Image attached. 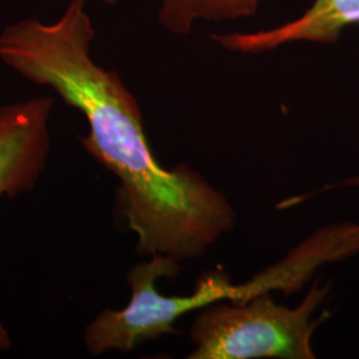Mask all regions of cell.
<instances>
[{
  "label": "cell",
  "mask_w": 359,
  "mask_h": 359,
  "mask_svg": "<svg viewBox=\"0 0 359 359\" xmlns=\"http://www.w3.org/2000/svg\"><path fill=\"white\" fill-rule=\"evenodd\" d=\"M327 262L326 248L309 237L278 264L261 271L252 281L243 285H231V278L221 270L201 276L191 295L168 297L158 293L156 283H147L139 294L137 314L142 327L152 338L177 335L180 332L175 323L189 311L224 299L241 304L277 289L290 294L310 281L314 271Z\"/></svg>",
  "instance_id": "obj_3"
},
{
  "label": "cell",
  "mask_w": 359,
  "mask_h": 359,
  "mask_svg": "<svg viewBox=\"0 0 359 359\" xmlns=\"http://www.w3.org/2000/svg\"><path fill=\"white\" fill-rule=\"evenodd\" d=\"M52 108L47 96L0 107V200L36 187L51 154Z\"/></svg>",
  "instance_id": "obj_4"
},
{
  "label": "cell",
  "mask_w": 359,
  "mask_h": 359,
  "mask_svg": "<svg viewBox=\"0 0 359 359\" xmlns=\"http://www.w3.org/2000/svg\"><path fill=\"white\" fill-rule=\"evenodd\" d=\"M347 182H348V184H350V185H358V187H359V177H355V179L348 180V181H347Z\"/></svg>",
  "instance_id": "obj_8"
},
{
  "label": "cell",
  "mask_w": 359,
  "mask_h": 359,
  "mask_svg": "<svg viewBox=\"0 0 359 359\" xmlns=\"http://www.w3.org/2000/svg\"><path fill=\"white\" fill-rule=\"evenodd\" d=\"M13 346V338L11 334L7 330V327L0 321V351H7Z\"/></svg>",
  "instance_id": "obj_7"
},
{
  "label": "cell",
  "mask_w": 359,
  "mask_h": 359,
  "mask_svg": "<svg viewBox=\"0 0 359 359\" xmlns=\"http://www.w3.org/2000/svg\"><path fill=\"white\" fill-rule=\"evenodd\" d=\"M355 25H359V0H314L304 15L283 26L213 39L231 51L257 53L294 41L335 44L344 29Z\"/></svg>",
  "instance_id": "obj_5"
},
{
  "label": "cell",
  "mask_w": 359,
  "mask_h": 359,
  "mask_svg": "<svg viewBox=\"0 0 359 359\" xmlns=\"http://www.w3.org/2000/svg\"><path fill=\"white\" fill-rule=\"evenodd\" d=\"M259 0H161L160 22L175 34H188L198 20L219 22L256 13Z\"/></svg>",
  "instance_id": "obj_6"
},
{
  "label": "cell",
  "mask_w": 359,
  "mask_h": 359,
  "mask_svg": "<svg viewBox=\"0 0 359 359\" xmlns=\"http://www.w3.org/2000/svg\"><path fill=\"white\" fill-rule=\"evenodd\" d=\"M93 38L87 0H71L52 23L25 19L6 27L0 60L86 117L90 132L81 145L120 181L123 213L142 256L205 255L233 228V208L200 173L156 160L136 99L116 72L92 59Z\"/></svg>",
  "instance_id": "obj_1"
},
{
  "label": "cell",
  "mask_w": 359,
  "mask_h": 359,
  "mask_svg": "<svg viewBox=\"0 0 359 359\" xmlns=\"http://www.w3.org/2000/svg\"><path fill=\"white\" fill-rule=\"evenodd\" d=\"M332 283L321 286L314 281L310 292L297 308L274 302L269 293L228 305L216 302L201 309L193 323V344L189 358H316L311 337L329 317L313 313L325 302Z\"/></svg>",
  "instance_id": "obj_2"
}]
</instances>
